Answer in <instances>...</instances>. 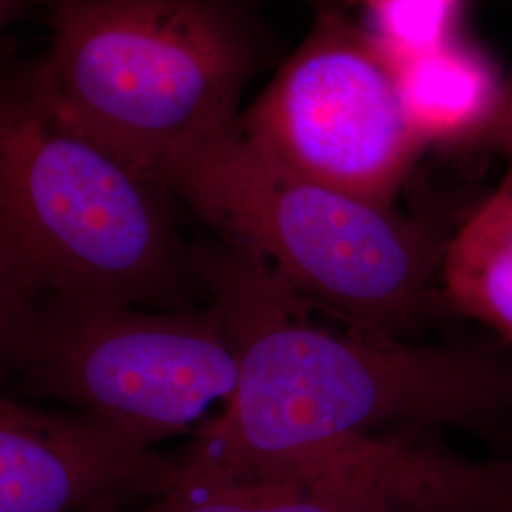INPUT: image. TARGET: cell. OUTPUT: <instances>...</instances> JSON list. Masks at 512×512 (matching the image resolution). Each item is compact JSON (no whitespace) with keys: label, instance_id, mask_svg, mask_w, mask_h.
Here are the masks:
<instances>
[{"label":"cell","instance_id":"1","mask_svg":"<svg viewBox=\"0 0 512 512\" xmlns=\"http://www.w3.org/2000/svg\"><path fill=\"white\" fill-rule=\"evenodd\" d=\"M205 300L238 355V385L177 459L192 475L266 480L344 440L395 427L492 431L512 418V353L495 342L412 344L315 325L256 256L190 245Z\"/></svg>","mask_w":512,"mask_h":512},{"label":"cell","instance_id":"2","mask_svg":"<svg viewBox=\"0 0 512 512\" xmlns=\"http://www.w3.org/2000/svg\"><path fill=\"white\" fill-rule=\"evenodd\" d=\"M158 183L215 238L349 330L408 340L439 304L450 234L296 173L238 120L165 165Z\"/></svg>","mask_w":512,"mask_h":512},{"label":"cell","instance_id":"3","mask_svg":"<svg viewBox=\"0 0 512 512\" xmlns=\"http://www.w3.org/2000/svg\"><path fill=\"white\" fill-rule=\"evenodd\" d=\"M52 48L27 76L67 128L158 181L232 128L256 48L220 0H54Z\"/></svg>","mask_w":512,"mask_h":512},{"label":"cell","instance_id":"4","mask_svg":"<svg viewBox=\"0 0 512 512\" xmlns=\"http://www.w3.org/2000/svg\"><path fill=\"white\" fill-rule=\"evenodd\" d=\"M173 203L59 122L27 78L0 90V236L46 293L145 310L205 304Z\"/></svg>","mask_w":512,"mask_h":512},{"label":"cell","instance_id":"5","mask_svg":"<svg viewBox=\"0 0 512 512\" xmlns=\"http://www.w3.org/2000/svg\"><path fill=\"white\" fill-rule=\"evenodd\" d=\"M238 376L234 342L209 302L162 311L46 293L12 385L154 450L198 431Z\"/></svg>","mask_w":512,"mask_h":512},{"label":"cell","instance_id":"6","mask_svg":"<svg viewBox=\"0 0 512 512\" xmlns=\"http://www.w3.org/2000/svg\"><path fill=\"white\" fill-rule=\"evenodd\" d=\"M238 124L296 173L389 209L427 148L391 61L329 6Z\"/></svg>","mask_w":512,"mask_h":512},{"label":"cell","instance_id":"7","mask_svg":"<svg viewBox=\"0 0 512 512\" xmlns=\"http://www.w3.org/2000/svg\"><path fill=\"white\" fill-rule=\"evenodd\" d=\"M177 476V459L0 387V512H120L162 494Z\"/></svg>","mask_w":512,"mask_h":512},{"label":"cell","instance_id":"8","mask_svg":"<svg viewBox=\"0 0 512 512\" xmlns=\"http://www.w3.org/2000/svg\"><path fill=\"white\" fill-rule=\"evenodd\" d=\"M404 112L427 148H478L501 105L505 80L461 33L437 48L391 63Z\"/></svg>","mask_w":512,"mask_h":512},{"label":"cell","instance_id":"9","mask_svg":"<svg viewBox=\"0 0 512 512\" xmlns=\"http://www.w3.org/2000/svg\"><path fill=\"white\" fill-rule=\"evenodd\" d=\"M439 304L512 346V162L501 181L450 234Z\"/></svg>","mask_w":512,"mask_h":512},{"label":"cell","instance_id":"10","mask_svg":"<svg viewBox=\"0 0 512 512\" xmlns=\"http://www.w3.org/2000/svg\"><path fill=\"white\" fill-rule=\"evenodd\" d=\"M120 512H370L294 484L192 475L179 467L171 488Z\"/></svg>","mask_w":512,"mask_h":512},{"label":"cell","instance_id":"11","mask_svg":"<svg viewBox=\"0 0 512 512\" xmlns=\"http://www.w3.org/2000/svg\"><path fill=\"white\" fill-rule=\"evenodd\" d=\"M366 14V33L391 63L425 54L459 33L463 0H353Z\"/></svg>","mask_w":512,"mask_h":512},{"label":"cell","instance_id":"12","mask_svg":"<svg viewBox=\"0 0 512 512\" xmlns=\"http://www.w3.org/2000/svg\"><path fill=\"white\" fill-rule=\"evenodd\" d=\"M44 294L25 258L0 236V387L6 391L25 363Z\"/></svg>","mask_w":512,"mask_h":512},{"label":"cell","instance_id":"13","mask_svg":"<svg viewBox=\"0 0 512 512\" xmlns=\"http://www.w3.org/2000/svg\"><path fill=\"white\" fill-rule=\"evenodd\" d=\"M478 148H495L507 154L512 162V74L505 80L501 105Z\"/></svg>","mask_w":512,"mask_h":512},{"label":"cell","instance_id":"14","mask_svg":"<svg viewBox=\"0 0 512 512\" xmlns=\"http://www.w3.org/2000/svg\"><path fill=\"white\" fill-rule=\"evenodd\" d=\"M33 0H0V29Z\"/></svg>","mask_w":512,"mask_h":512},{"label":"cell","instance_id":"15","mask_svg":"<svg viewBox=\"0 0 512 512\" xmlns=\"http://www.w3.org/2000/svg\"><path fill=\"white\" fill-rule=\"evenodd\" d=\"M317 8H323V6H329V8H342V6H348L353 4V0H310Z\"/></svg>","mask_w":512,"mask_h":512}]
</instances>
